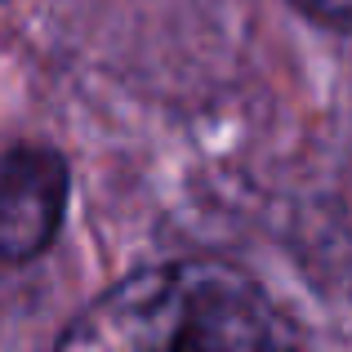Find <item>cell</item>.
<instances>
[{
    "label": "cell",
    "mask_w": 352,
    "mask_h": 352,
    "mask_svg": "<svg viewBox=\"0 0 352 352\" xmlns=\"http://www.w3.org/2000/svg\"><path fill=\"white\" fill-rule=\"evenodd\" d=\"M58 352H299V339L250 276L188 258L107 290L67 326Z\"/></svg>",
    "instance_id": "obj_1"
},
{
    "label": "cell",
    "mask_w": 352,
    "mask_h": 352,
    "mask_svg": "<svg viewBox=\"0 0 352 352\" xmlns=\"http://www.w3.org/2000/svg\"><path fill=\"white\" fill-rule=\"evenodd\" d=\"M67 206V165L45 147L0 161V258L18 263L50 245Z\"/></svg>",
    "instance_id": "obj_2"
},
{
    "label": "cell",
    "mask_w": 352,
    "mask_h": 352,
    "mask_svg": "<svg viewBox=\"0 0 352 352\" xmlns=\"http://www.w3.org/2000/svg\"><path fill=\"white\" fill-rule=\"evenodd\" d=\"M294 5H299L308 18H317V23L352 32V0H294Z\"/></svg>",
    "instance_id": "obj_3"
}]
</instances>
